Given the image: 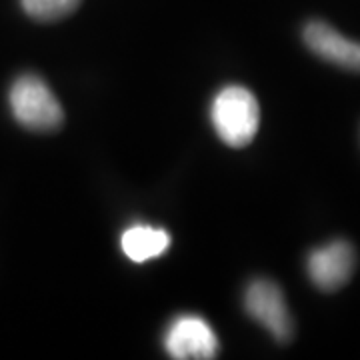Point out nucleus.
Masks as SVG:
<instances>
[{
    "label": "nucleus",
    "mask_w": 360,
    "mask_h": 360,
    "mask_svg": "<svg viewBox=\"0 0 360 360\" xmlns=\"http://www.w3.org/2000/svg\"><path fill=\"white\" fill-rule=\"evenodd\" d=\"M210 120L220 141L232 148H243L255 141L260 127L257 96L245 86H226L214 96Z\"/></svg>",
    "instance_id": "1"
},
{
    "label": "nucleus",
    "mask_w": 360,
    "mask_h": 360,
    "mask_svg": "<svg viewBox=\"0 0 360 360\" xmlns=\"http://www.w3.org/2000/svg\"><path fill=\"white\" fill-rule=\"evenodd\" d=\"M8 104L14 120L32 132H54L65 122V110L58 98L37 75H22L14 80Z\"/></svg>",
    "instance_id": "2"
},
{
    "label": "nucleus",
    "mask_w": 360,
    "mask_h": 360,
    "mask_svg": "<svg viewBox=\"0 0 360 360\" xmlns=\"http://www.w3.org/2000/svg\"><path fill=\"white\" fill-rule=\"evenodd\" d=\"M245 309L248 316L262 324L270 336L286 345L295 336V321L288 310L283 288L269 278H257L246 286Z\"/></svg>",
    "instance_id": "3"
},
{
    "label": "nucleus",
    "mask_w": 360,
    "mask_h": 360,
    "mask_svg": "<svg viewBox=\"0 0 360 360\" xmlns=\"http://www.w3.org/2000/svg\"><path fill=\"white\" fill-rule=\"evenodd\" d=\"M356 269V250L345 238L314 248L307 258L310 283L322 292H335L350 281Z\"/></svg>",
    "instance_id": "4"
},
{
    "label": "nucleus",
    "mask_w": 360,
    "mask_h": 360,
    "mask_svg": "<svg viewBox=\"0 0 360 360\" xmlns=\"http://www.w3.org/2000/svg\"><path fill=\"white\" fill-rule=\"evenodd\" d=\"M165 348L168 356L180 360H208L219 356V338L212 326L200 316H179L170 322Z\"/></svg>",
    "instance_id": "5"
},
{
    "label": "nucleus",
    "mask_w": 360,
    "mask_h": 360,
    "mask_svg": "<svg viewBox=\"0 0 360 360\" xmlns=\"http://www.w3.org/2000/svg\"><path fill=\"white\" fill-rule=\"evenodd\" d=\"M302 40L307 49L324 63L350 72H360V42L342 37L330 25L322 20H310L302 30Z\"/></svg>",
    "instance_id": "6"
},
{
    "label": "nucleus",
    "mask_w": 360,
    "mask_h": 360,
    "mask_svg": "<svg viewBox=\"0 0 360 360\" xmlns=\"http://www.w3.org/2000/svg\"><path fill=\"white\" fill-rule=\"evenodd\" d=\"M120 246L132 262H146L167 252L170 246V234L162 229L139 224L124 231Z\"/></svg>",
    "instance_id": "7"
},
{
    "label": "nucleus",
    "mask_w": 360,
    "mask_h": 360,
    "mask_svg": "<svg viewBox=\"0 0 360 360\" xmlns=\"http://www.w3.org/2000/svg\"><path fill=\"white\" fill-rule=\"evenodd\" d=\"M82 0H20V6L32 20L56 22L77 11Z\"/></svg>",
    "instance_id": "8"
}]
</instances>
